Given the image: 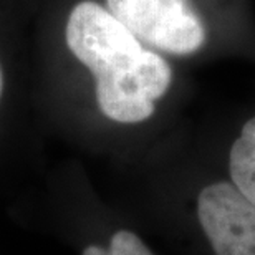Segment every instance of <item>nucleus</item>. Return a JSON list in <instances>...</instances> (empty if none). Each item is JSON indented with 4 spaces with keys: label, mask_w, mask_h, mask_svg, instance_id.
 <instances>
[{
    "label": "nucleus",
    "mask_w": 255,
    "mask_h": 255,
    "mask_svg": "<svg viewBox=\"0 0 255 255\" xmlns=\"http://www.w3.org/2000/svg\"><path fill=\"white\" fill-rule=\"evenodd\" d=\"M81 255H154L146 242L136 232L120 229L110 239V246L103 247L90 244L83 249Z\"/></svg>",
    "instance_id": "obj_5"
},
{
    "label": "nucleus",
    "mask_w": 255,
    "mask_h": 255,
    "mask_svg": "<svg viewBox=\"0 0 255 255\" xmlns=\"http://www.w3.org/2000/svg\"><path fill=\"white\" fill-rule=\"evenodd\" d=\"M196 216L214 255H255V204L232 182L204 187Z\"/></svg>",
    "instance_id": "obj_3"
},
{
    "label": "nucleus",
    "mask_w": 255,
    "mask_h": 255,
    "mask_svg": "<svg viewBox=\"0 0 255 255\" xmlns=\"http://www.w3.org/2000/svg\"><path fill=\"white\" fill-rule=\"evenodd\" d=\"M2 90H3V75H2V68H0V96H2Z\"/></svg>",
    "instance_id": "obj_6"
},
{
    "label": "nucleus",
    "mask_w": 255,
    "mask_h": 255,
    "mask_svg": "<svg viewBox=\"0 0 255 255\" xmlns=\"http://www.w3.org/2000/svg\"><path fill=\"white\" fill-rule=\"evenodd\" d=\"M231 182L255 204V118L244 125L229 152Z\"/></svg>",
    "instance_id": "obj_4"
},
{
    "label": "nucleus",
    "mask_w": 255,
    "mask_h": 255,
    "mask_svg": "<svg viewBox=\"0 0 255 255\" xmlns=\"http://www.w3.org/2000/svg\"><path fill=\"white\" fill-rule=\"evenodd\" d=\"M106 3L137 38L162 52L189 55L206 42L202 20L187 0H106Z\"/></svg>",
    "instance_id": "obj_2"
},
{
    "label": "nucleus",
    "mask_w": 255,
    "mask_h": 255,
    "mask_svg": "<svg viewBox=\"0 0 255 255\" xmlns=\"http://www.w3.org/2000/svg\"><path fill=\"white\" fill-rule=\"evenodd\" d=\"M71 53L96 78V100L106 118L123 125L149 120L154 101L166 95L172 70L156 52L100 3L75 5L66 23Z\"/></svg>",
    "instance_id": "obj_1"
}]
</instances>
